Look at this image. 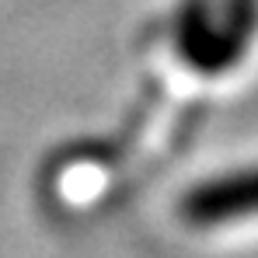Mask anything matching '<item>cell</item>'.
<instances>
[{"label": "cell", "mask_w": 258, "mask_h": 258, "mask_svg": "<svg viewBox=\"0 0 258 258\" xmlns=\"http://www.w3.org/2000/svg\"><path fill=\"white\" fill-rule=\"evenodd\" d=\"M181 213L192 223H223L234 216L258 213V168L196 188L185 199Z\"/></svg>", "instance_id": "1"}]
</instances>
